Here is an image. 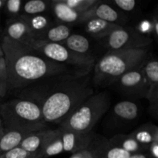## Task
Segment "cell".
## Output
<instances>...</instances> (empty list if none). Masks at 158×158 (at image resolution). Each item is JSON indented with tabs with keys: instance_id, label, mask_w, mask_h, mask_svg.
Here are the masks:
<instances>
[{
	"instance_id": "1",
	"label": "cell",
	"mask_w": 158,
	"mask_h": 158,
	"mask_svg": "<svg viewBox=\"0 0 158 158\" xmlns=\"http://www.w3.org/2000/svg\"><path fill=\"white\" fill-rule=\"evenodd\" d=\"M90 72L77 71L45 78L15 91L40 107L46 123L60 124L79 105L94 94Z\"/></svg>"
},
{
	"instance_id": "2",
	"label": "cell",
	"mask_w": 158,
	"mask_h": 158,
	"mask_svg": "<svg viewBox=\"0 0 158 158\" xmlns=\"http://www.w3.org/2000/svg\"><path fill=\"white\" fill-rule=\"evenodd\" d=\"M1 46L7 72L8 90L16 91L49 77L77 71L52 61L6 36H1Z\"/></svg>"
},
{
	"instance_id": "3",
	"label": "cell",
	"mask_w": 158,
	"mask_h": 158,
	"mask_svg": "<svg viewBox=\"0 0 158 158\" xmlns=\"http://www.w3.org/2000/svg\"><path fill=\"white\" fill-rule=\"evenodd\" d=\"M149 57L148 48L107 51L94 65V83L100 86L114 84L128 71L143 66Z\"/></svg>"
},
{
	"instance_id": "4",
	"label": "cell",
	"mask_w": 158,
	"mask_h": 158,
	"mask_svg": "<svg viewBox=\"0 0 158 158\" xmlns=\"http://www.w3.org/2000/svg\"><path fill=\"white\" fill-rule=\"evenodd\" d=\"M0 118L5 130L31 133L47 128L40 106L26 99L16 97L1 103Z\"/></svg>"
},
{
	"instance_id": "5",
	"label": "cell",
	"mask_w": 158,
	"mask_h": 158,
	"mask_svg": "<svg viewBox=\"0 0 158 158\" xmlns=\"http://www.w3.org/2000/svg\"><path fill=\"white\" fill-rule=\"evenodd\" d=\"M110 95L107 91L94 94L80 103L60 127L83 134L93 131V128L110 106Z\"/></svg>"
},
{
	"instance_id": "6",
	"label": "cell",
	"mask_w": 158,
	"mask_h": 158,
	"mask_svg": "<svg viewBox=\"0 0 158 158\" xmlns=\"http://www.w3.org/2000/svg\"><path fill=\"white\" fill-rule=\"evenodd\" d=\"M31 48L49 60L66 65L77 71L90 72L95 65L94 56L75 53L60 43L35 40Z\"/></svg>"
},
{
	"instance_id": "7",
	"label": "cell",
	"mask_w": 158,
	"mask_h": 158,
	"mask_svg": "<svg viewBox=\"0 0 158 158\" xmlns=\"http://www.w3.org/2000/svg\"><path fill=\"white\" fill-rule=\"evenodd\" d=\"M107 51L147 49L152 43L151 36L143 35L136 28L123 26L100 40Z\"/></svg>"
},
{
	"instance_id": "8",
	"label": "cell",
	"mask_w": 158,
	"mask_h": 158,
	"mask_svg": "<svg viewBox=\"0 0 158 158\" xmlns=\"http://www.w3.org/2000/svg\"><path fill=\"white\" fill-rule=\"evenodd\" d=\"M141 67L128 71L115 82L123 94L131 97L146 98L148 83Z\"/></svg>"
},
{
	"instance_id": "9",
	"label": "cell",
	"mask_w": 158,
	"mask_h": 158,
	"mask_svg": "<svg viewBox=\"0 0 158 158\" xmlns=\"http://www.w3.org/2000/svg\"><path fill=\"white\" fill-rule=\"evenodd\" d=\"M91 18L99 19L113 24L120 26H126L128 22V17L126 14L120 12L109 3L100 1L95 6L81 14L80 24Z\"/></svg>"
},
{
	"instance_id": "10",
	"label": "cell",
	"mask_w": 158,
	"mask_h": 158,
	"mask_svg": "<svg viewBox=\"0 0 158 158\" xmlns=\"http://www.w3.org/2000/svg\"><path fill=\"white\" fill-rule=\"evenodd\" d=\"M2 35L29 48L35 41L23 15L7 20Z\"/></svg>"
},
{
	"instance_id": "11",
	"label": "cell",
	"mask_w": 158,
	"mask_h": 158,
	"mask_svg": "<svg viewBox=\"0 0 158 158\" xmlns=\"http://www.w3.org/2000/svg\"><path fill=\"white\" fill-rule=\"evenodd\" d=\"M144 77L148 83V91L146 96L150 103V110L157 116L158 110V62L155 58L149 57L142 66Z\"/></svg>"
},
{
	"instance_id": "12",
	"label": "cell",
	"mask_w": 158,
	"mask_h": 158,
	"mask_svg": "<svg viewBox=\"0 0 158 158\" xmlns=\"http://www.w3.org/2000/svg\"><path fill=\"white\" fill-rule=\"evenodd\" d=\"M94 158H128L131 154L113 144L109 139L94 133L89 143Z\"/></svg>"
},
{
	"instance_id": "13",
	"label": "cell",
	"mask_w": 158,
	"mask_h": 158,
	"mask_svg": "<svg viewBox=\"0 0 158 158\" xmlns=\"http://www.w3.org/2000/svg\"><path fill=\"white\" fill-rule=\"evenodd\" d=\"M55 133L56 129L48 128L29 133L21 142L19 147L38 158H42L46 143Z\"/></svg>"
},
{
	"instance_id": "14",
	"label": "cell",
	"mask_w": 158,
	"mask_h": 158,
	"mask_svg": "<svg viewBox=\"0 0 158 158\" xmlns=\"http://www.w3.org/2000/svg\"><path fill=\"white\" fill-rule=\"evenodd\" d=\"M59 129L63 142V152L71 153L72 154L86 149L94 135L93 131L88 134H83L61 127Z\"/></svg>"
},
{
	"instance_id": "15",
	"label": "cell",
	"mask_w": 158,
	"mask_h": 158,
	"mask_svg": "<svg viewBox=\"0 0 158 158\" xmlns=\"http://www.w3.org/2000/svg\"><path fill=\"white\" fill-rule=\"evenodd\" d=\"M50 10L58 23L67 26L80 25L81 14L68 7L61 0H50Z\"/></svg>"
},
{
	"instance_id": "16",
	"label": "cell",
	"mask_w": 158,
	"mask_h": 158,
	"mask_svg": "<svg viewBox=\"0 0 158 158\" xmlns=\"http://www.w3.org/2000/svg\"><path fill=\"white\" fill-rule=\"evenodd\" d=\"M83 24L85 26V31L89 35L98 40H103L111 32L123 27V26L113 24V23L95 18L89 19Z\"/></svg>"
},
{
	"instance_id": "17",
	"label": "cell",
	"mask_w": 158,
	"mask_h": 158,
	"mask_svg": "<svg viewBox=\"0 0 158 158\" xmlns=\"http://www.w3.org/2000/svg\"><path fill=\"white\" fill-rule=\"evenodd\" d=\"M60 44L73 52L86 56H94L91 54L90 43L86 36L80 34L72 33Z\"/></svg>"
},
{
	"instance_id": "18",
	"label": "cell",
	"mask_w": 158,
	"mask_h": 158,
	"mask_svg": "<svg viewBox=\"0 0 158 158\" xmlns=\"http://www.w3.org/2000/svg\"><path fill=\"white\" fill-rule=\"evenodd\" d=\"M24 16L35 40H40L44 32L53 25V22L50 17L45 14L32 15V16L24 15Z\"/></svg>"
},
{
	"instance_id": "19",
	"label": "cell",
	"mask_w": 158,
	"mask_h": 158,
	"mask_svg": "<svg viewBox=\"0 0 158 158\" xmlns=\"http://www.w3.org/2000/svg\"><path fill=\"white\" fill-rule=\"evenodd\" d=\"M114 115L117 120L124 122L133 121L137 118L139 107L137 104L131 100H123L114 106Z\"/></svg>"
},
{
	"instance_id": "20",
	"label": "cell",
	"mask_w": 158,
	"mask_h": 158,
	"mask_svg": "<svg viewBox=\"0 0 158 158\" xmlns=\"http://www.w3.org/2000/svg\"><path fill=\"white\" fill-rule=\"evenodd\" d=\"M29 133L16 130H5L0 137V155L19 147L23 139Z\"/></svg>"
},
{
	"instance_id": "21",
	"label": "cell",
	"mask_w": 158,
	"mask_h": 158,
	"mask_svg": "<svg viewBox=\"0 0 158 158\" xmlns=\"http://www.w3.org/2000/svg\"><path fill=\"white\" fill-rule=\"evenodd\" d=\"M73 33L72 29L69 26L64 24H53L49 28L39 41L48 42V43H61L66 40Z\"/></svg>"
},
{
	"instance_id": "22",
	"label": "cell",
	"mask_w": 158,
	"mask_h": 158,
	"mask_svg": "<svg viewBox=\"0 0 158 158\" xmlns=\"http://www.w3.org/2000/svg\"><path fill=\"white\" fill-rule=\"evenodd\" d=\"M110 141L117 148L123 150L129 154L148 152V148L136 141L130 134H116L109 139Z\"/></svg>"
},
{
	"instance_id": "23",
	"label": "cell",
	"mask_w": 158,
	"mask_h": 158,
	"mask_svg": "<svg viewBox=\"0 0 158 158\" xmlns=\"http://www.w3.org/2000/svg\"><path fill=\"white\" fill-rule=\"evenodd\" d=\"M130 136L148 150L150 144L155 139L158 138V127L156 125L146 123L131 133Z\"/></svg>"
},
{
	"instance_id": "24",
	"label": "cell",
	"mask_w": 158,
	"mask_h": 158,
	"mask_svg": "<svg viewBox=\"0 0 158 158\" xmlns=\"http://www.w3.org/2000/svg\"><path fill=\"white\" fill-rule=\"evenodd\" d=\"M49 10H50V1L30 0L26 2H23L21 15L32 16V15L45 14Z\"/></svg>"
},
{
	"instance_id": "25",
	"label": "cell",
	"mask_w": 158,
	"mask_h": 158,
	"mask_svg": "<svg viewBox=\"0 0 158 158\" xmlns=\"http://www.w3.org/2000/svg\"><path fill=\"white\" fill-rule=\"evenodd\" d=\"M63 152V146L62 142L60 131L59 128L56 129L54 135L49 140L43 150L42 158H49L52 156L58 155Z\"/></svg>"
},
{
	"instance_id": "26",
	"label": "cell",
	"mask_w": 158,
	"mask_h": 158,
	"mask_svg": "<svg viewBox=\"0 0 158 158\" xmlns=\"http://www.w3.org/2000/svg\"><path fill=\"white\" fill-rule=\"evenodd\" d=\"M100 0H61L68 7L82 14L95 6Z\"/></svg>"
},
{
	"instance_id": "27",
	"label": "cell",
	"mask_w": 158,
	"mask_h": 158,
	"mask_svg": "<svg viewBox=\"0 0 158 158\" xmlns=\"http://www.w3.org/2000/svg\"><path fill=\"white\" fill-rule=\"evenodd\" d=\"M23 3L22 0H6L3 11L8 17L7 20L15 19L21 15Z\"/></svg>"
},
{
	"instance_id": "28",
	"label": "cell",
	"mask_w": 158,
	"mask_h": 158,
	"mask_svg": "<svg viewBox=\"0 0 158 158\" xmlns=\"http://www.w3.org/2000/svg\"><path fill=\"white\" fill-rule=\"evenodd\" d=\"M110 5L120 12L126 14L135 10L137 7V2L135 0H113Z\"/></svg>"
},
{
	"instance_id": "29",
	"label": "cell",
	"mask_w": 158,
	"mask_h": 158,
	"mask_svg": "<svg viewBox=\"0 0 158 158\" xmlns=\"http://www.w3.org/2000/svg\"><path fill=\"white\" fill-rule=\"evenodd\" d=\"M8 92V77L4 58L0 60V101Z\"/></svg>"
},
{
	"instance_id": "30",
	"label": "cell",
	"mask_w": 158,
	"mask_h": 158,
	"mask_svg": "<svg viewBox=\"0 0 158 158\" xmlns=\"http://www.w3.org/2000/svg\"><path fill=\"white\" fill-rule=\"evenodd\" d=\"M0 158H38L36 156L27 152L20 147L15 148L11 151L0 155Z\"/></svg>"
},
{
	"instance_id": "31",
	"label": "cell",
	"mask_w": 158,
	"mask_h": 158,
	"mask_svg": "<svg viewBox=\"0 0 158 158\" xmlns=\"http://www.w3.org/2000/svg\"><path fill=\"white\" fill-rule=\"evenodd\" d=\"M69 158H94V156H93L92 151L88 145L86 149L73 154Z\"/></svg>"
},
{
	"instance_id": "32",
	"label": "cell",
	"mask_w": 158,
	"mask_h": 158,
	"mask_svg": "<svg viewBox=\"0 0 158 158\" xmlns=\"http://www.w3.org/2000/svg\"><path fill=\"white\" fill-rule=\"evenodd\" d=\"M151 35H152V36L157 40L158 37V15L157 12H155L154 15L152 16L151 22Z\"/></svg>"
},
{
	"instance_id": "33",
	"label": "cell",
	"mask_w": 158,
	"mask_h": 158,
	"mask_svg": "<svg viewBox=\"0 0 158 158\" xmlns=\"http://www.w3.org/2000/svg\"><path fill=\"white\" fill-rule=\"evenodd\" d=\"M148 153L151 158H158V138L155 139L148 147Z\"/></svg>"
},
{
	"instance_id": "34",
	"label": "cell",
	"mask_w": 158,
	"mask_h": 158,
	"mask_svg": "<svg viewBox=\"0 0 158 158\" xmlns=\"http://www.w3.org/2000/svg\"><path fill=\"white\" fill-rule=\"evenodd\" d=\"M5 2L6 0H0V17H1V13L3 11V8H4Z\"/></svg>"
},
{
	"instance_id": "35",
	"label": "cell",
	"mask_w": 158,
	"mask_h": 158,
	"mask_svg": "<svg viewBox=\"0 0 158 158\" xmlns=\"http://www.w3.org/2000/svg\"><path fill=\"white\" fill-rule=\"evenodd\" d=\"M3 131H4V128H3V125H2V122L1 118H0V137L2 135Z\"/></svg>"
},
{
	"instance_id": "36",
	"label": "cell",
	"mask_w": 158,
	"mask_h": 158,
	"mask_svg": "<svg viewBox=\"0 0 158 158\" xmlns=\"http://www.w3.org/2000/svg\"><path fill=\"white\" fill-rule=\"evenodd\" d=\"M3 58V52L2 49V46H1V35H0V60Z\"/></svg>"
}]
</instances>
